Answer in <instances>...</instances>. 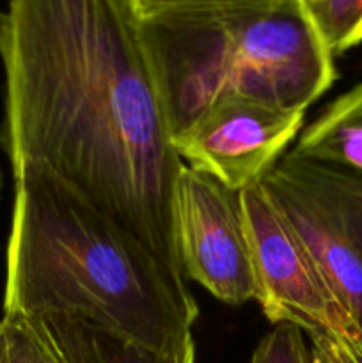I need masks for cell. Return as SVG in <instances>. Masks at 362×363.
Here are the masks:
<instances>
[{
  "instance_id": "7",
  "label": "cell",
  "mask_w": 362,
  "mask_h": 363,
  "mask_svg": "<svg viewBox=\"0 0 362 363\" xmlns=\"http://www.w3.org/2000/svg\"><path fill=\"white\" fill-rule=\"evenodd\" d=\"M302 124V112L236 96L208 106L172 142L185 165L241 191L265 177Z\"/></svg>"
},
{
  "instance_id": "3",
  "label": "cell",
  "mask_w": 362,
  "mask_h": 363,
  "mask_svg": "<svg viewBox=\"0 0 362 363\" xmlns=\"http://www.w3.org/2000/svg\"><path fill=\"white\" fill-rule=\"evenodd\" d=\"M138 25L172 138L236 96L305 113L336 80L304 0L170 11Z\"/></svg>"
},
{
  "instance_id": "9",
  "label": "cell",
  "mask_w": 362,
  "mask_h": 363,
  "mask_svg": "<svg viewBox=\"0 0 362 363\" xmlns=\"http://www.w3.org/2000/svg\"><path fill=\"white\" fill-rule=\"evenodd\" d=\"M291 151L362 176V82L305 126Z\"/></svg>"
},
{
  "instance_id": "12",
  "label": "cell",
  "mask_w": 362,
  "mask_h": 363,
  "mask_svg": "<svg viewBox=\"0 0 362 363\" xmlns=\"http://www.w3.org/2000/svg\"><path fill=\"white\" fill-rule=\"evenodd\" d=\"M248 363H312L304 332L293 325H273L252 353Z\"/></svg>"
},
{
  "instance_id": "15",
  "label": "cell",
  "mask_w": 362,
  "mask_h": 363,
  "mask_svg": "<svg viewBox=\"0 0 362 363\" xmlns=\"http://www.w3.org/2000/svg\"><path fill=\"white\" fill-rule=\"evenodd\" d=\"M2 184H4V177H2V170H0V195H2Z\"/></svg>"
},
{
  "instance_id": "8",
  "label": "cell",
  "mask_w": 362,
  "mask_h": 363,
  "mask_svg": "<svg viewBox=\"0 0 362 363\" xmlns=\"http://www.w3.org/2000/svg\"><path fill=\"white\" fill-rule=\"evenodd\" d=\"M28 319L50 340L62 363H195L194 340L172 353H158L78 315L48 314Z\"/></svg>"
},
{
  "instance_id": "13",
  "label": "cell",
  "mask_w": 362,
  "mask_h": 363,
  "mask_svg": "<svg viewBox=\"0 0 362 363\" xmlns=\"http://www.w3.org/2000/svg\"><path fill=\"white\" fill-rule=\"evenodd\" d=\"M272 0H131L135 11L141 18L153 16L170 11L187 9H206V7H224V6H241V4H263Z\"/></svg>"
},
{
  "instance_id": "2",
  "label": "cell",
  "mask_w": 362,
  "mask_h": 363,
  "mask_svg": "<svg viewBox=\"0 0 362 363\" xmlns=\"http://www.w3.org/2000/svg\"><path fill=\"white\" fill-rule=\"evenodd\" d=\"M85 318L158 353L194 340L197 303L137 238L52 174L14 176L4 315Z\"/></svg>"
},
{
  "instance_id": "11",
  "label": "cell",
  "mask_w": 362,
  "mask_h": 363,
  "mask_svg": "<svg viewBox=\"0 0 362 363\" xmlns=\"http://www.w3.org/2000/svg\"><path fill=\"white\" fill-rule=\"evenodd\" d=\"M0 333L7 363H62L35 323L20 315H2Z\"/></svg>"
},
{
  "instance_id": "5",
  "label": "cell",
  "mask_w": 362,
  "mask_h": 363,
  "mask_svg": "<svg viewBox=\"0 0 362 363\" xmlns=\"http://www.w3.org/2000/svg\"><path fill=\"white\" fill-rule=\"evenodd\" d=\"M240 199L263 314L273 325H293L307 333L316 354L336 363H353L341 308L302 241L261 183L241 190Z\"/></svg>"
},
{
  "instance_id": "6",
  "label": "cell",
  "mask_w": 362,
  "mask_h": 363,
  "mask_svg": "<svg viewBox=\"0 0 362 363\" xmlns=\"http://www.w3.org/2000/svg\"><path fill=\"white\" fill-rule=\"evenodd\" d=\"M174 223L187 279L229 305L259 298L240 191L185 165L174 195Z\"/></svg>"
},
{
  "instance_id": "1",
  "label": "cell",
  "mask_w": 362,
  "mask_h": 363,
  "mask_svg": "<svg viewBox=\"0 0 362 363\" xmlns=\"http://www.w3.org/2000/svg\"><path fill=\"white\" fill-rule=\"evenodd\" d=\"M138 20L131 0H7L2 145L13 176L52 174L185 277L174 223L185 163Z\"/></svg>"
},
{
  "instance_id": "14",
  "label": "cell",
  "mask_w": 362,
  "mask_h": 363,
  "mask_svg": "<svg viewBox=\"0 0 362 363\" xmlns=\"http://www.w3.org/2000/svg\"><path fill=\"white\" fill-rule=\"evenodd\" d=\"M312 363H336V362L329 360V358L322 357V354H316V353H312Z\"/></svg>"
},
{
  "instance_id": "10",
  "label": "cell",
  "mask_w": 362,
  "mask_h": 363,
  "mask_svg": "<svg viewBox=\"0 0 362 363\" xmlns=\"http://www.w3.org/2000/svg\"><path fill=\"white\" fill-rule=\"evenodd\" d=\"M332 55L362 43V0H304Z\"/></svg>"
},
{
  "instance_id": "4",
  "label": "cell",
  "mask_w": 362,
  "mask_h": 363,
  "mask_svg": "<svg viewBox=\"0 0 362 363\" xmlns=\"http://www.w3.org/2000/svg\"><path fill=\"white\" fill-rule=\"evenodd\" d=\"M259 183L311 255L362 363V176L290 151Z\"/></svg>"
}]
</instances>
